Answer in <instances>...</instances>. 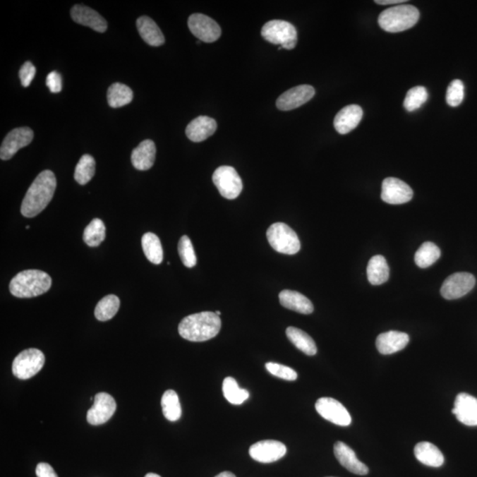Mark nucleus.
I'll return each instance as SVG.
<instances>
[{
	"label": "nucleus",
	"mask_w": 477,
	"mask_h": 477,
	"mask_svg": "<svg viewBox=\"0 0 477 477\" xmlns=\"http://www.w3.org/2000/svg\"><path fill=\"white\" fill-rule=\"evenodd\" d=\"M57 187L55 174L45 170L37 175L24 198L20 212L26 217H34L43 212L54 198Z\"/></svg>",
	"instance_id": "nucleus-1"
},
{
	"label": "nucleus",
	"mask_w": 477,
	"mask_h": 477,
	"mask_svg": "<svg viewBox=\"0 0 477 477\" xmlns=\"http://www.w3.org/2000/svg\"><path fill=\"white\" fill-rule=\"evenodd\" d=\"M221 319L214 312L205 311L188 315L179 325L182 338L193 342H203L219 334Z\"/></svg>",
	"instance_id": "nucleus-2"
},
{
	"label": "nucleus",
	"mask_w": 477,
	"mask_h": 477,
	"mask_svg": "<svg viewBox=\"0 0 477 477\" xmlns=\"http://www.w3.org/2000/svg\"><path fill=\"white\" fill-rule=\"evenodd\" d=\"M52 286V278L40 270H27L19 272L10 282V293L18 298H33L42 296Z\"/></svg>",
	"instance_id": "nucleus-3"
},
{
	"label": "nucleus",
	"mask_w": 477,
	"mask_h": 477,
	"mask_svg": "<svg viewBox=\"0 0 477 477\" xmlns=\"http://www.w3.org/2000/svg\"><path fill=\"white\" fill-rule=\"evenodd\" d=\"M419 17L420 13L416 6L399 5L382 12L378 17V24L387 32H402L415 26Z\"/></svg>",
	"instance_id": "nucleus-4"
},
{
	"label": "nucleus",
	"mask_w": 477,
	"mask_h": 477,
	"mask_svg": "<svg viewBox=\"0 0 477 477\" xmlns=\"http://www.w3.org/2000/svg\"><path fill=\"white\" fill-rule=\"evenodd\" d=\"M267 238L273 250L279 253L294 255L301 250L299 238L286 224H272L267 231Z\"/></svg>",
	"instance_id": "nucleus-5"
},
{
	"label": "nucleus",
	"mask_w": 477,
	"mask_h": 477,
	"mask_svg": "<svg viewBox=\"0 0 477 477\" xmlns=\"http://www.w3.org/2000/svg\"><path fill=\"white\" fill-rule=\"evenodd\" d=\"M262 37L270 43L292 50L296 47L297 31L292 24L282 20H273L262 27Z\"/></svg>",
	"instance_id": "nucleus-6"
},
{
	"label": "nucleus",
	"mask_w": 477,
	"mask_h": 477,
	"mask_svg": "<svg viewBox=\"0 0 477 477\" xmlns=\"http://www.w3.org/2000/svg\"><path fill=\"white\" fill-rule=\"evenodd\" d=\"M44 362L45 357L42 351L36 349L24 350L13 360V374L19 380H30L40 373Z\"/></svg>",
	"instance_id": "nucleus-7"
},
{
	"label": "nucleus",
	"mask_w": 477,
	"mask_h": 477,
	"mask_svg": "<svg viewBox=\"0 0 477 477\" xmlns=\"http://www.w3.org/2000/svg\"><path fill=\"white\" fill-rule=\"evenodd\" d=\"M212 181L224 198L234 200L243 191V181L234 167L223 166L217 168L212 175Z\"/></svg>",
	"instance_id": "nucleus-8"
},
{
	"label": "nucleus",
	"mask_w": 477,
	"mask_h": 477,
	"mask_svg": "<svg viewBox=\"0 0 477 477\" xmlns=\"http://www.w3.org/2000/svg\"><path fill=\"white\" fill-rule=\"evenodd\" d=\"M476 285V278L471 273L456 272L449 276L442 285L441 296L447 300H456L469 294Z\"/></svg>",
	"instance_id": "nucleus-9"
},
{
	"label": "nucleus",
	"mask_w": 477,
	"mask_h": 477,
	"mask_svg": "<svg viewBox=\"0 0 477 477\" xmlns=\"http://www.w3.org/2000/svg\"><path fill=\"white\" fill-rule=\"evenodd\" d=\"M34 138V132L32 129L23 127L13 129L8 135L6 136L4 141L0 148V159L2 160L11 159L16 155L18 150L30 145Z\"/></svg>",
	"instance_id": "nucleus-10"
},
{
	"label": "nucleus",
	"mask_w": 477,
	"mask_h": 477,
	"mask_svg": "<svg viewBox=\"0 0 477 477\" xmlns=\"http://www.w3.org/2000/svg\"><path fill=\"white\" fill-rule=\"evenodd\" d=\"M315 409L322 418L329 421L336 425L349 426L352 418L347 409L342 403L332 398H321L315 402Z\"/></svg>",
	"instance_id": "nucleus-11"
},
{
	"label": "nucleus",
	"mask_w": 477,
	"mask_h": 477,
	"mask_svg": "<svg viewBox=\"0 0 477 477\" xmlns=\"http://www.w3.org/2000/svg\"><path fill=\"white\" fill-rule=\"evenodd\" d=\"M188 28L195 37L205 43H213L221 36V29L215 20L202 13H195L188 18Z\"/></svg>",
	"instance_id": "nucleus-12"
},
{
	"label": "nucleus",
	"mask_w": 477,
	"mask_h": 477,
	"mask_svg": "<svg viewBox=\"0 0 477 477\" xmlns=\"http://www.w3.org/2000/svg\"><path fill=\"white\" fill-rule=\"evenodd\" d=\"M117 409L115 399L107 392H99L94 397V404L87 413V423L91 425H101L114 415Z\"/></svg>",
	"instance_id": "nucleus-13"
},
{
	"label": "nucleus",
	"mask_w": 477,
	"mask_h": 477,
	"mask_svg": "<svg viewBox=\"0 0 477 477\" xmlns=\"http://www.w3.org/2000/svg\"><path fill=\"white\" fill-rule=\"evenodd\" d=\"M409 186L397 178H387L382 184L381 198L389 205H403L413 198Z\"/></svg>",
	"instance_id": "nucleus-14"
},
{
	"label": "nucleus",
	"mask_w": 477,
	"mask_h": 477,
	"mask_svg": "<svg viewBox=\"0 0 477 477\" xmlns=\"http://www.w3.org/2000/svg\"><path fill=\"white\" fill-rule=\"evenodd\" d=\"M286 454V445L276 440H262L252 445L251 458L261 463H272L282 459Z\"/></svg>",
	"instance_id": "nucleus-15"
},
{
	"label": "nucleus",
	"mask_w": 477,
	"mask_h": 477,
	"mask_svg": "<svg viewBox=\"0 0 477 477\" xmlns=\"http://www.w3.org/2000/svg\"><path fill=\"white\" fill-rule=\"evenodd\" d=\"M315 89L310 85H300L286 91L277 100V107L282 111L294 110L315 96Z\"/></svg>",
	"instance_id": "nucleus-16"
},
{
	"label": "nucleus",
	"mask_w": 477,
	"mask_h": 477,
	"mask_svg": "<svg viewBox=\"0 0 477 477\" xmlns=\"http://www.w3.org/2000/svg\"><path fill=\"white\" fill-rule=\"evenodd\" d=\"M452 413L466 426H477V399L468 394H459L455 399Z\"/></svg>",
	"instance_id": "nucleus-17"
},
{
	"label": "nucleus",
	"mask_w": 477,
	"mask_h": 477,
	"mask_svg": "<svg viewBox=\"0 0 477 477\" xmlns=\"http://www.w3.org/2000/svg\"><path fill=\"white\" fill-rule=\"evenodd\" d=\"M71 17L73 22L83 26L89 27L97 32L104 33L107 30V20L89 6H73L71 9Z\"/></svg>",
	"instance_id": "nucleus-18"
},
{
	"label": "nucleus",
	"mask_w": 477,
	"mask_h": 477,
	"mask_svg": "<svg viewBox=\"0 0 477 477\" xmlns=\"http://www.w3.org/2000/svg\"><path fill=\"white\" fill-rule=\"evenodd\" d=\"M334 454L340 464L351 473L360 476H366L369 473L368 466L357 458L353 449L343 442L339 441L334 445Z\"/></svg>",
	"instance_id": "nucleus-19"
},
{
	"label": "nucleus",
	"mask_w": 477,
	"mask_h": 477,
	"mask_svg": "<svg viewBox=\"0 0 477 477\" xmlns=\"http://www.w3.org/2000/svg\"><path fill=\"white\" fill-rule=\"evenodd\" d=\"M363 115V109L357 104L344 107L337 114L334 119L336 131L342 135L349 134L359 125Z\"/></svg>",
	"instance_id": "nucleus-20"
},
{
	"label": "nucleus",
	"mask_w": 477,
	"mask_h": 477,
	"mask_svg": "<svg viewBox=\"0 0 477 477\" xmlns=\"http://www.w3.org/2000/svg\"><path fill=\"white\" fill-rule=\"evenodd\" d=\"M217 128L215 119L207 116H199L193 119L186 128V135L192 142L205 141L216 132Z\"/></svg>",
	"instance_id": "nucleus-21"
},
{
	"label": "nucleus",
	"mask_w": 477,
	"mask_h": 477,
	"mask_svg": "<svg viewBox=\"0 0 477 477\" xmlns=\"http://www.w3.org/2000/svg\"><path fill=\"white\" fill-rule=\"evenodd\" d=\"M409 342V336L405 332L390 331L381 333L376 340V346L382 354H392L404 349Z\"/></svg>",
	"instance_id": "nucleus-22"
},
{
	"label": "nucleus",
	"mask_w": 477,
	"mask_h": 477,
	"mask_svg": "<svg viewBox=\"0 0 477 477\" xmlns=\"http://www.w3.org/2000/svg\"><path fill=\"white\" fill-rule=\"evenodd\" d=\"M156 145L152 140H145L133 150L131 162L133 166L139 171L150 169L155 163Z\"/></svg>",
	"instance_id": "nucleus-23"
},
{
	"label": "nucleus",
	"mask_w": 477,
	"mask_h": 477,
	"mask_svg": "<svg viewBox=\"0 0 477 477\" xmlns=\"http://www.w3.org/2000/svg\"><path fill=\"white\" fill-rule=\"evenodd\" d=\"M140 36L146 44L153 47H159L164 44V37L162 31L157 23L148 16H141L136 20Z\"/></svg>",
	"instance_id": "nucleus-24"
},
{
	"label": "nucleus",
	"mask_w": 477,
	"mask_h": 477,
	"mask_svg": "<svg viewBox=\"0 0 477 477\" xmlns=\"http://www.w3.org/2000/svg\"><path fill=\"white\" fill-rule=\"evenodd\" d=\"M279 297L280 304L290 310L304 315H310L314 311V306L311 301L296 291L283 290Z\"/></svg>",
	"instance_id": "nucleus-25"
},
{
	"label": "nucleus",
	"mask_w": 477,
	"mask_h": 477,
	"mask_svg": "<svg viewBox=\"0 0 477 477\" xmlns=\"http://www.w3.org/2000/svg\"><path fill=\"white\" fill-rule=\"evenodd\" d=\"M415 456L423 464L438 468L444 464L445 457L440 449L430 442H421L416 445Z\"/></svg>",
	"instance_id": "nucleus-26"
},
{
	"label": "nucleus",
	"mask_w": 477,
	"mask_h": 477,
	"mask_svg": "<svg viewBox=\"0 0 477 477\" xmlns=\"http://www.w3.org/2000/svg\"><path fill=\"white\" fill-rule=\"evenodd\" d=\"M389 266L383 255H377L371 258L367 267V276L371 285L380 286L389 279Z\"/></svg>",
	"instance_id": "nucleus-27"
},
{
	"label": "nucleus",
	"mask_w": 477,
	"mask_h": 477,
	"mask_svg": "<svg viewBox=\"0 0 477 477\" xmlns=\"http://www.w3.org/2000/svg\"><path fill=\"white\" fill-rule=\"evenodd\" d=\"M134 94L128 86L123 83H116L109 87L107 101L111 108H121L131 104Z\"/></svg>",
	"instance_id": "nucleus-28"
},
{
	"label": "nucleus",
	"mask_w": 477,
	"mask_h": 477,
	"mask_svg": "<svg viewBox=\"0 0 477 477\" xmlns=\"http://www.w3.org/2000/svg\"><path fill=\"white\" fill-rule=\"evenodd\" d=\"M286 336L290 342L301 350V352L306 354L307 356H315L318 352L317 346L313 339L303 330L296 327H289L286 329Z\"/></svg>",
	"instance_id": "nucleus-29"
},
{
	"label": "nucleus",
	"mask_w": 477,
	"mask_h": 477,
	"mask_svg": "<svg viewBox=\"0 0 477 477\" xmlns=\"http://www.w3.org/2000/svg\"><path fill=\"white\" fill-rule=\"evenodd\" d=\"M142 247L147 259L159 265L163 262V248L159 238L155 234L147 233L142 238Z\"/></svg>",
	"instance_id": "nucleus-30"
},
{
	"label": "nucleus",
	"mask_w": 477,
	"mask_h": 477,
	"mask_svg": "<svg viewBox=\"0 0 477 477\" xmlns=\"http://www.w3.org/2000/svg\"><path fill=\"white\" fill-rule=\"evenodd\" d=\"M161 406L164 417L170 422H176L181 416V406L177 392L168 390L164 392Z\"/></svg>",
	"instance_id": "nucleus-31"
},
{
	"label": "nucleus",
	"mask_w": 477,
	"mask_h": 477,
	"mask_svg": "<svg viewBox=\"0 0 477 477\" xmlns=\"http://www.w3.org/2000/svg\"><path fill=\"white\" fill-rule=\"evenodd\" d=\"M121 301L114 294H109L97 303L95 308V317L97 320L105 322L110 320L119 311Z\"/></svg>",
	"instance_id": "nucleus-32"
},
{
	"label": "nucleus",
	"mask_w": 477,
	"mask_h": 477,
	"mask_svg": "<svg viewBox=\"0 0 477 477\" xmlns=\"http://www.w3.org/2000/svg\"><path fill=\"white\" fill-rule=\"evenodd\" d=\"M441 255L440 248L433 243H424L415 255V262L420 268H428L436 262Z\"/></svg>",
	"instance_id": "nucleus-33"
},
{
	"label": "nucleus",
	"mask_w": 477,
	"mask_h": 477,
	"mask_svg": "<svg viewBox=\"0 0 477 477\" xmlns=\"http://www.w3.org/2000/svg\"><path fill=\"white\" fill-rule=\"evenodd\" d=\"M223 392L224 398L227 399L228 402L234 405L243 404L250 397L248 392L245 390V389L238 387L237 381L231 377L224 378L223 382Z\"/></svg>",
	"instance_id": "nucleus-34"
},
{
	"label": "nucleus",
	"mask_w": 477,
	"mask_h": 477,
	"mask_svg": "<svg viewBox=\"0 0 477 477\" xmlns=\"http://www.w3.org/2000/svg\"><path fill=\"white\" fill-rule=\"evenodd\" d=\"M96 171V161L92 156L85 154L80 157L76 167L75 180L80 185L89 183Z\"/></svg>",
	"instance_id": "nucleus-35"
},
{
	"label": "nucleus",
	"mask_w": 477,
	"mask_h": 477,
	"mask_svg": "<svg viewBox=\"0 0 477 477\" xmlns=\"http://www.w3.org/2000/svg\"><path fill=\"white\" fill-rule=\"evenodd\" d=\"M105 238V226L100 219H94L83 233V241L87 246L97 247Z\"/></svg>",
	"instance_id": "nucleus-36"
},
{
	"label": "nucleus",
	"mask_w": 477,
	"mask_h": 477,
	"mask_svg": "<svg viewBox=\"0 0 477 477\" xmlns=\"http://www.w3.org/2000/svg\"><path fill=\"white\" fill-rule=\"evenodd\" d=\"M428 99L425 87L417 86L408 91L404 100L406 111H413L419 109Z\"/></svg>",
	"instance_id": "nucleus-37"
},
{
	"label": "nucleus",
	"mask_w": 477,
	"mask_h": 477,
	"mask_svg": "<svg viewBox=\"0 0 477 477\" xmlns=\"http://www.w3.org/2000/svg\"><path fill=\"white\" fill-rule=\"evenodd\" d=\"M179 255L182 262L188 268H193L196 265V255L191 238L184 235L181 238L178 245Z\"/></svg>",
	"instance_id": "nucleus-38"
},
{
	"label": "nucleus",
	"mask_w": 477,
	"mask_h": 477,
	"mask_svg": "<svg viewBox=\"0 0 477 477\" xmlns=\"http://www.w3.org/2000/svg\"><path fill=\"white\" fill-rule=\"evenodd\" d=\"M464 99V84L459 80H454L448 86L447 102L452 107H459Z\"/></svg>",
	"instance_id": "nucleus-39"
},
{
	"label": "nucleus",
	"mask_w": 477,
	"mask_h": 477,
	"mask_svg": "<svg viewBox=\"0 0 477 477\" xmlns=\"http://www.w3.org/2000/svg\"><path fill=\"white\" fill-rule=\"evenodd\" d=\"M266 370L273 376L282 378V380L287 381H294L297 380L296 371H294L291 368L282 366V364L275 363H266Z\"/></svg>",
	"instance_id": "nucleus-40"
},
{
	"label": "nucleus",
	"mask_w": 477,
	"mask_h": 477,
	"mask_svg": "<svg viewBox=\"0 0 477 477\" xmlns=\"http://www.w3.org/2000/svg\"><path fill=\"white\" fill-rule=\"evenodd\" d=\"M37 69L30 61L24 63L19 71L20 83L24 87H28L32 83L35 76H36Z\"/></svg>",
	"instance_id": "nucleus-41"
},
{
	"label": "nucleus",
	"mask_w": 477,
	"mask_h": 477,
	"mask_svg": "<svg viewBox=\"0 0 477 477\" xmlns=\"http://www.w3.org/2000/svg\"><path fill=\"white\" fill-rule=\"evenodd\" d=\"M47 85L52 93L61 92L62 90L61 76L58 72H51L47 78Z\"/></svg>",
	"instance_id": "nucleus-42"
},
{
	"label": "nucleus",
	"mask_w": 477,
	"mask_h": 477,
	"mask_svg": "<svg viewBox=\"0 0 477 477\" xmlns=\"http://www.w3.org/2000/svg\"><path fill=\"white\" fill-rule=\"evenodd\" d=\"M36 473L37 477H58L52 466L45 462H41L37 466Z\"/></svg>",
	"instance_id": "nucleus-43"
},
{
	"label": "nucleus",
	"mask_w": 477,
	"mask_h": 477,
	"mask_svg": "<svg viewBox=\"0 0 477 477\" xmlns=\"http://www.w3.org/2000/svg\"><path fill=\"white\" fill-rule=\"evenodd\" d=\"M406 0H376L375 3L378 5H392L399 4V3H405Z\"/></svg>",
	"instance_id": "nucleus-44"
},
{
	"label": "nucleus",
	"mask_w": 477,
	"mask_h": 477,
	"mask_svg": "<svg viewBox=\"0 0 477 477\" xmlns=\"http://www.w3.org/2000/svg\"><path fill=\"white\" fill-rule=\"evenodd\" d=\"M215 477H236V476H235L233 473L226 471L219 473V475H217Z\"/></svg>",
	"instance_id": "nucleus-45"
},
{
	"label": "nucleus",
	"mask_w": 477,
	"mask_h": 477,
	"mask_svg": "<svg viewBox=\"0 0 477 477\" xmlns=\"http://www.w3.org/2000/svg\"><path fill=\"white\" fill-rule=\"evenodd\" d=\"M145 477H161V476H159V475H157V473H147Z\"/></svg>",
	"instance_id": "nucleus-46"
},
{
	"label": "nucleus",
	"mask_w": 477,
	"mask_h": 477,
	"mask_svg": "<svg viewBox=\"0 0 477 477\" xmlns=\"http://www.w3.org/2000/svg\"><path fill=\"white\" fill-rule=\"evenodd\" d=\"M215 313H216L217 315H221V312H220V311H216Z\"/></svg>",
	"instance_id": "nucleus-47"
}]
</instances>
